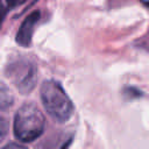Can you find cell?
I'll return each mask as SVG.
<instances>
[{
    "label": "cell",
    "mask_w": 149,
    "mask_h": 149,
    "mask_svg": "<svg viewBox=\"0 0 149 149\" xmlns=\"http://www.w3.org/2000/svg\"><path fill=\"white\" fill-rule=\"evenodd\" d=\"M40 97L47 113L56 121L69 120L73 112V104L59 81L45 79L40 87Z\"/></svg>",
    "instance_id": "6da1fadb"
},
{
    "label": "cell",
    "mask_w": 149,
    "mask_h": 149,
    "mask_svg": "<svg viewBox=\"0 0 149 149\" xmlns=\"http://www.w3.org/2000/svg\"><path fill=\"white\" fill-rule=\"evenodd\" d=\"M45 120L41 109L34 102L22 104L14 114L13 132L17 140L31 142L44 130Z\"/></svg>",
    "instance_id": "7a4b0ae2"
},
{
    "label": "cell",
    "mask_w": 149,
    "mask_h": 149,
    "mask_svg": "<svg viewBox=\"0 0 149 149\" xmlns=\"http://www.w3.org/2000/svg\"><path fill=\"white\" fill-rule=\"evenodd\" d=\"M6 74L21 93L30 92L37 79L36 66L24 57L9 62L6 66Z\"/></svg>",
    "instance_id": "3957f363"
},
{
    "label": "cell",
    "mask_w": 149,
    "mask_h": 149,
    "mask_svg": "<svg viewBox=\"0 0 149 149\" xmlns=\"http://www.w3.org/2000/svg\"><path fill=\"white\" fill-rule=\"evenodd\" d=\"M40 17H41V12L34 10L22 21V23L16 33V42L19 44H21L23 47H28L30 44L35 26L40 21Z\"/></svg>",
    "instance_id": "277c9868"
},
{
    "label": "cell",
    "mask_w": 149,
    "mask_h": 149,
    "mask_svg": "<svg viewBox=\"0 0 149 149\" xmlns=\"http://www.w3.org/2000/svg\"><path fill=\"white\" fill-rule=\"evenodd\" d=\"M13 102V97L10 92L7 90L5 84L1 85V108L5 109L7 106H10Z\"/></svg>",
    "instance_id": "5b68a950"
},
{
    "label": "cell",
    "mask_w": 149,
    "mask_h": 149,
    "mask_svg": "<svg viewBox=\"0 0 149 149\" xmlns=\"http://www.w3.org/2000/svg\"><path fill=\"white\" fill-rule=\"evenodd\" d=\"M2 149H27V148H26V147H23V146H21V144H17V143L12 142V143L6 144Z\"/></svg>",
    "instance_id": "8992f818"
},
{
    "label": "cell",
    "mask_w": 149,
    "mask_h": 149,
    "mask_svg": "<svg viewBox=\"0 0 149 149\" xmlns=\"http://www.w3.org/2000/svg\"><path fill=\"white\" fill-rule=\"evenodd\" d=\"M144 5H147V6H149V2H143Z\"/></svg>",
    "instance_id": "52a82bcc"
}]
</instances>
